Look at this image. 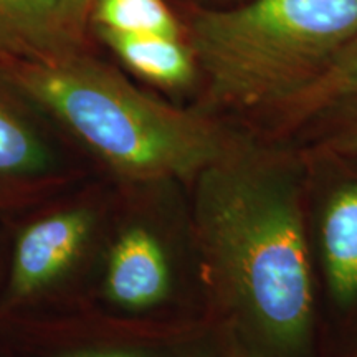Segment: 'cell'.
I'll use <instances>...</instances> for the list:
<instances>
[{"label":"cell","mask_w":357,"mask_h":357,"mask_svg":"<svg viewBox=\"0 0 357 357\" xmlns=\"http://www.w3.org/2000/svg\"><path fill=\"white\" fill-rule=\"evenodd\" d=\"M93 0H61V19L63 24H79L86 15Z\"/></svg>","instance_id":"cell-13"},{"label":"cell","mask_w":357,"mask_h":357,"mask_svg":"<svg viewBox=\"0 0 357 357\" xmlns=\"http://www.w3.org/2000/svg\"><path fill=\"white\" fill-rule=\"evenodd\" d=\"M100 37L132 73L159 88L184 89L199 73L194 53L181 35L100 30Z\"/></svg>","instance_id":"cell-8"},{"label":"cell","mask_w":357,"mask_h":357,"mask_svg":"<svg viewBox=\"0 0 357 357\" xmlns=\"http://www.w3.org/2000/svg\"><path fill=\"white\" fill-rule=\"evenodd\" d=\"M8 77L116 176L131 182H194L250 134L205 109L158 100L113 68L71 53L26 58Z\"/></svg>","instance_id":"cell-2"},{"label":"cell","mask_w":357,"mask_h":357,"mask_svg":"<svg viewBox=\"0 0 357 357\" xmlns=\"http://www.w3.org/2000/svg\"><path fill=\"white\" fill-rule=\"evenodd\" d=\"M300 151L314 265L329 310L357 326V158Z\"/></svg>","instance_id":"cell-4"},{"label":"cell","mask_w":357,"mask_h":357,"mask_svg":"<svg viewBox=\"0 0 357 357\" xmlns=\"http://www.w3.org/2000/svg\"><path fill=\"white\" fill-rule=\"evenodd\" d=\"M357 33V0H240L197 8L187 40L208 113L253 118L305 88Z\"/></svg>","instance_id":"cell-3"},{"label":"cell","mask_w":357,"mask_h":357,"mask_svg":"<svg viewBox=\"0 0 357 357\" xmlns=\"http://www.w3.org/2000/svg\"><path fill=\"white\" fill-rule=\"evenodd\" d=\"M93 222L89 211L71 208L30 223L13 250L8 296L24 301L52 287L78 260Z\"/></svg>","instance_id":"cell-5"},{"label":"cell","mask_w":357,"mask_h":357,"mask_svg":"<svg viewBox=\"0 0 357 357\" xmlns=\"http://www.w3.org/2000/svg\"><path fill=\"white\" fill-rule=\"evenodd\" d=\"M352 96H357V33L318 77L287 100L250 118L247 128L263 139L289 142L312 119Z\"/></svg>","instance_id":"cell-6"},{"label":"cell","mask_w":357,"mask_h":357,"mask_svg":"<svg viewBox=\"0 0 357 357\" xmlns=\"http://www.w3.org/2000/svg\"><path fill=\"white\" fill-rule=\"evenodd\" d=\"M289 142L306 153L357 158V96L324 111Z\"/></svg>","instance_id":"cell-12"},{"label":"cell","mask_w":357,"mask_h":357,"mask_svg":"<svg viewBox=\"0 0 357 357\" xmlns=\"http://www.w3.org/2000/svg\"><path fill=\"white\" fill-rule=\"evenodd\" d=\"M52 155L33 128L0 100V207L52 182Z\"/></svg>","instance_id":"cell-9"},{"label":"cell","mask_w":357,"mask_h":357,"mask_svg":"<svg viewBox=\"0 0 357 357\" xmlns=\"http://www.w3.org/2000/svg\"><path fill=\"white\" fill-rule=\"evenodd\" d=\"M169 287V263L159 240L141 227L124 231L108 260L106 289L111 300L128 310H147L167 296Z\"/></svg>","instance_id":"cell-7"},{"label":"cell","mask_w":357,"mask_h":357,"mask_svg":"<svg viewBox=\"0 0 357 357\" xmlns=\"http://www.w3.org/2000/svg\"><path fill=\"white\" fill-rule=\"evenodd\" d=\"M95 22L108 32L181 35L166 0H96Z\"/></svg>","instance_id":"cell-11"},{"label":"cell","mask_w":357,"mask_h":357,"mask_svg":"<svg viewBox=\"0 0 357 357\" xmlns=\"http://www.w3.org/2000/svg\"><path fill=\"white\" fill-rule=\"evenodd\" d=\"M356 357H357V356H356Z\"/></svg>","instance_id":"cell-15"},{"label":"cell","mask_w":357,"mask_h":357,"mask_svg":"<svg viewBox=\"0 0 357 357\" xmlns=\"http://www.w3.org/2000/svg\"><path fill=\"white\" fill-rule=\"evenodd\" d=\"M61 0H0V48L42 58L66 53Z\"/></svg>","instance_id":"cell-10"},{"label":"cell","mask_w":357,"mask_h":357,"mask_svg":"<svg viewBox=\"0 0 357 357\" xmlns=\"http://www.w3.org/2000/svg\"><path fill=\"white\" fill-rule=\"evenodd\" d=\"M63 357H142L139 354L128 351H83L73 352V354H66Z\"/></svg>","instance_id":"cell-14"},{"label":"cell","mask_w":357,"mask_h":357,"mask_svg":"<svg viewBox=\"0 0 357 357\" xmlns=\"http://www.w3.org/2000/svg\"><path fill=\"white\" fill-rule=\"evenodd\" d=\"M192 184L195 242L217 310L258 357H301L316 310L301 151L250 129Z\"/></svg>","instance_id":"cell-1"}]
</instances>
